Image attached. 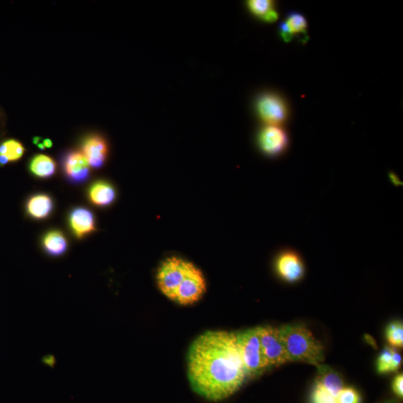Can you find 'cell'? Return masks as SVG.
Returning <instances> with one entry per match:
<instances>
[{"mask_svg": "<svg viewBox=\"0 0 403 403\" xmlns=\"http://www.w3.org/2000/svg\"><path fill=\"white\" fill-rule=\"evenodd\" d=\"M62 166L65 176L73 183H85L90 176L91 166L82 152H67L64 156Z\"/></svg>", "mask_w": 403, "mask_h": 403, "instance_id": "10", "label": "cell"}, {"mask_svg": "<svg viewBox=\"0 0 403 403\" xmlns=\"http://www.w3.org/2000/svg\"><path fill=\"white\" fill-rule=\"evenodd\" d=\"M250 12L255 16L263 20L268 13L274 10V3L271 0H250L247 2Z\"/></svg>", "mask_w": 403, "mask_h": 403, "instance_id": "20", "label": "cell"}, {"mask_svg": "<svg viewBox=\"0 0 403 403\" xmlns=\"http://www.w3.org/2000/svg\"><path fill=\"white\" fill-rule=\"evenodd\" d=\"M42 243L46 253L52 256H60L67 249V241L65 236L59 230L47 232L45 235Z\"/></svg>", "mask_w": 403, "mask_h": 403, "instance_id": "16", "label": "cell"}, {"mask_svg": "<svg viewBox=\"0 0 403 403\" xmlns=\"http://www.w3.org/2000/svg\"><path fill=\"white\" fill-rule=\"evenodd\" d=\"M187 361L192 390L207 400L229 398L247 380L234 332H204L190 346Z\"/></svg>", "mask_w": 403, "mask_h": 403, "instance_id": "1", "label": "cell"}, {"mask_svg": "<svg viewBox=\"0 0 403 403\" xmlns=\"http://www.w3.org/2000/svg\"><path fill=\"white\" fill-rule=\"evenodd\" d=\"M280 34L281 38L285 41V42H290V41L293 39L294 36L290 33L288 28L285 22H281L280 24Z\"/></svg>", "mask_w": 403, "mask_h": 403, "instance_id": "26", "label": "cell"}, {"mask_svg": "<svg viewBox=\"0 0 403 403\" xmlns=\"http://www.w3.org/2000/svg\"><path fill=\"white\" fill-rule=\"evenodd\" d=\"M53 202L47 194H37L27 203V212L35 219H45L52 212Z\"/></svg>", "mask_w": 403, "mask_h": 403, "instance_id": "15", "label": "cell"}, {"mask_svg": "<svg viewBox=\"0 0 403 403\" xmlns=\"http://www.w3.org/2000/svg\"><path fill=\"white\" fill-rule=\"evenodd\" d=\"M392 390L399 398L403 397V375L400 373L395 378L392 382Z\"/></svg>", "mask_w": 403, "mask_h": 403, "instance_id": "25", "label": "cell"}, {"mask_svg": "<svg viewBox=\"0 0 403 403\" xmlns=\"http://www.w3.org/2000/svg\"><path fill=\"white\" fill-rule=\"evenodd\" d=\"M257 113L268 125L280 126L288 118V110L281 96L273 93L261 94L256 101Z\"/></svg>", "mask_w": 403, "mask_h": 403, "instance_id": "6", "label": "cell"}, {"mask_svg": "<svg viewBox=\"0 0 403 403\" xmlns=\"http://www.w3.org/2000/svg\"><path fill=\"white\" fill-rule=\"evenodd\" d=\"M30 169L35 176L39 178H50L57 171V164L47 156L38 155L32 159Z\"/></svg>", "mask_w": 403, "mask_h": 403, "instance_id": "17", "label": "cell"}, {"mask_svg": "<svg viewBox=\"0 0 403 403\" xmlns=\"http://www.w3.org/2000/svg\"><path fill=\"white\" fill-rule=\"evenodd\" d=\"M394 349L385 346L380 353L377 363L378 372L380 374L390 371Z\"/></svg>", "mask_w": 403, "mask_h": 403, "instance_id": "23", "label": "cell"}, {"mask_svg": "<svg viewBox=\"0 0 403 403\" xmlns=\"http://www.w3.org/2000/svg\"><path fill=\"white\" fill-rule=\"evenodd\" d=\"M69 226L79 239H82L95 230L93 213L85 208H76L69 217Z\"/></svg>", "mask_w": 403, "mask_h": 403, "instance_id": "12", "label": "cell"}, {"mask_svg": "<svg viewBox=\"0 0 403 403\" xmlns=\"http://www.w3.org/2000/svg\"><path fill=\"white\" fill-rule=\"evenodd\" d=\"M318 368V377L316 382L322 385L334 397L344 388V381L341 375L335 370L322 365Z\"/></svg>", "mask_w": 403, "mask_h": 403, "instance_id": "14", "label": "cell"}, {"mask_svg": "<svg viewBox=\"0 0 403 403\" xmlns=\"http://www.w3.org/2000/svg\"><path fill=\"white\" fill-rule=\"evenodd\" d=\"M312 403H336V397L330 394L322 385L315 382L312 395Z\"/></svg>", "mask_w": 403, "mask_h": 403, "instance_id": "22", "label": "cell"}, {"mask_svg": "<svg viewBox=\"0 0 403 403\" xmlns=\"http://www.w3.org/2000/svg\"><path fill=\"white\" fill-rule=\"evenodd\" d=\"M280 334L290 363L299 361L319 368L324 361V346L303 324L279 327Z\"/></svg>", "mask_w": 403, "mask_h": 403, "instance_id": "2", "label": "cell"}, {"mask_svg": "<svg viewBox=\"0 0 403 403\" xmlns=\"http://www.w3.org/2000/svg\"><path fill=\"white\" fill-rule=\"evenodd\" d=\"M235 336L247 379L261 376L269 367L262 353L258 327L235 333Z\"/></svg>", "mask_w": 403, "mask_h": 403, "instance_id": "3", "label": "cell"}, {"mask_svg": "<svg viewBox=\"0 0 403 403\" xmlns=\"http://www.w3.org/2000/svg\"><path fill=\"white\" fill-rule=\"evenodd\" d=\"M292 35L305 34L307 30V21L301 13L291 12L288 13L285 21Z\"/></svg>", "mask_w": 403, "mask_h": 403, "instance_id": "19", "label": "cell"}, {"mask_svg": "<svg viewBox=\"0 0 403 403\" xmlns=\"http://www.w3.org/2000/svg\"><path fill=\"white\" fill-rule=\"evenodd\" d=\"M24 152L23 146L16 140H8L0 145V156L4 157L8 162L20 159Z\"/></svg>", "mask_w": 403, "mask_h": 403, "instance_id": "18", "label": "cell"}, {"mask_svg": "<svg viewBox=\"0 0 403 403\" xmlns=\"http://www.w3.org/2000/svg\"><path fill=\"white\" fill-rule=\"evenodd\" d=\"M89 198L93 205L105 207L115 201L116 191L110 183L105 182V181H98L90 187Z\"/></svg>", "mask_w": 403, "mask_h": 403, "instance_id": "13", "label": "cell"}, {"mask_svg": "<svg viewBox=\"0 0 403 403\" xmlns=\"http://www.w3.org/2000/svg\"><path fill=\"white\" fill-rule=\"evenodd\" d=\"M205 291L206 283L203 273L192 265L176 290L174 301L180 305H191L198 302Z\"/></svg>", "mask_w": 403, "mask_h": 403, "instance_id": "7", "label": "cell"}, {"mask_svg": "<svg viewBox=\"0 0 403 403\" xmlns=\"http://www.w3.org/2000/svg\"><path fill=\"white\" fill-rule=\"evenodd\" d=\"M45 363L50 365H53L55 363V358L51 357H47L45 359Z\"/></svg>", "mask_w": 403, "mask_h": 403, "instance_id": "30", "label": "cell"}, {"mask_svg": "<svg viewBox=\"0 0 403 403\" xmlns=\"http://www.w3.org/2000/svg\"><path fill=\"white\" fill-rule=\"evenodd\" d=\"M258 329L262 353L269 368L290 363L279 328L266 326L258 327Z\"/></svg>", "mask_w": 403, "mask_h": 403, "instance_id": "5", "label": "cell"}, {"mask_svg": "<svg viewBox=\"0 0 403 403\" xmlns=\"http://www.w3.org/2000/svg\"><path fill=\"white\" fill-rule=\"evenodd\" d=\"M276 271L282 280L295 283L302 279L305 266L300 256L294 250L286 249L276 259Z\"/></svg>", "mask_w": 403, "mask_h": 403, "instance_id": "9", "label": "cell"}, {"mask_svg": "<svg viewBox=\"0 0 403 403\" xmlns=\"http://www.w3.org/2000/svg\"><path fill=\"white\" fill-rule=\"evenodd\" d=\"M258 144L263 154L275 157L281 155L287 149L289 137L280 126L267 125L259 134Z\"/></svg>", "mask_w": 403, "mask_h": 403, "instance_id": "8", "label": "cell"}, {"mask_svg": "<svg viewBox=\"0 0 403 403\" xmlns=\"http://www.w3.org/2000/svg\"><path fill=\"white\" fill-rule=\"evenodd\" d=\"M278 19H279V13H278V12L274 9L271 11L268 15L262 21L268 23H273L276 22Z\"/></svg>", "mask_w": 403, "mask_h": 403, "instance_id": "28", "label": "cell"}, {"mask_svg": "<svg viewBox=\"0 0 403 403\" xmlns=\"http://www.w3.org/2000/svg\"><path fill=\"white\" fill-rule=\"evenodd\" d=\"M82 154L87 158L89 164L94 169H99L104 165L108 155V145L101 135L88 137L81 147Z\"/></svg>", "mask_w": 403, "mask_h": 403, "instance_id": "11", "label": "cell"}, {"mask_svg": "<svg viewBox=\"0 0 403 403\" xmlns=\"http://www.w3.org/2000/svg\"><path fill=\"white\" fill-rule=\"evenodd\" d=\"M45 148H51L52 146V142L51 140H49V139H47V140H45L43 142Z\"/></svg>", "mask_w": 403, "mask_h": 403, "instance_id": "31", "label": "cell"}, {"mask_svg": "<svg viewBox=\"0 0 403 403\" xmlns=\"http://www.w3.org/2000/svg\"><path fill=\"white\" fill-rule=\"evenodd\" d=\"M385 336L389 344L393 346H403V325L400 322H392L385 330Z\"/></svg>", "mask_w": 403, "mask_h": 403, "instance_id": "21", "label": "cell"}, {"mask_svg": "<svg viewBox=\"0 0 403 403\" xmlns=\"http://www.w3.org/2000/svg\"><path fill=\"white\" fill-rule=\"evenodd\" d=\"M401 363L402 357L397 350L394 349L390 371L395 372L399 370Z\"/></svg>", "mask_w": 403, "mask_h": 403, "instance_id": "27", "label": "cell"}, {"mask_svg": "<svg viewBox=\"0 0 403 403\" xmlns=\"http://www.w3.org/2000/svg\"><path fill=\"white\" fill-rule=\"evenodd\" d=\"M191 262L177 257L166 259L157 272V283L162 293L175 300L176 290L192 266Z\"/></svg>", "mask_w": 403, "mask_h": 403, "instance_id": "4", "label": "cell"}, {"mask_svg": "<svg viewBox=\"0 0 403 403\" xmlns=\"http://www.w3.org/2000/svg\"><path fill=\"white\" fill-rule=\"evenodd\" d=\"M385 403H394V402H385Z\"/></svg>", "mask_w": 403, "mask_h": 403, "instance_id": "32", "label": "cell"}, {"mask_svg": "<svg viewBox=\"0 0 403 403\" xmlns=\"http://www.w3.org/2000/svg\"><path fill=\"white\" fill-rule=\"evenodd\" d=\"M389 176H390V178L392 180V183H394L396 186L400 185V180L399 179L398 176H396V174H390V175H389Z\"/></svg>", "mask_w": 403, "mask_h": 403, "instance_id": "29", "label": "cell"}, {"mask_svg": "<svg viewBox=\"0 0 403 403\" xmlns=\"http://www.w3.org/2000/svg\"><path fill=\"white\" fill-rule=\"evenodd\" d=\"M359 393L353 387H344L336 397V403H361Z\"/></svg>", "mask_w": 403, "mask_h": 403, "instance_id": "24", "label": "cell"}]
</instances>
